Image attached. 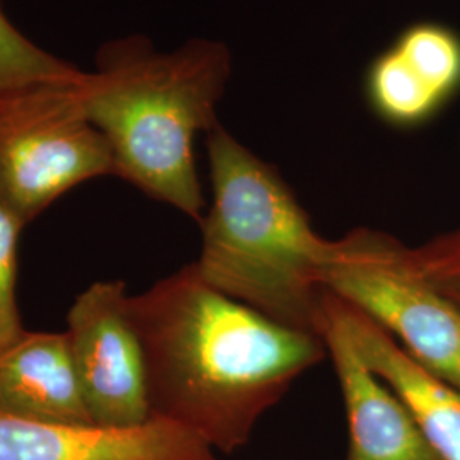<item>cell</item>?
Returning a JSON list of instances; mask_svg holds the SVG:
<instances>
[{
  "label": "cell",
  "mask_w": 460,
  "mask_h": 460,
  "mask_svg": "<svg viewBox=\"0 0 460 460\" xmlns=\"http://www.w3.org/2000/svg\"><path fill=\"white\" fill-rule=\"evenodd\" d=\"M412 268L460 307V232L423 249H408Z\"/></svg>",
  "instance_id": "obj_15"
},
{
  "label": "cell",
  "mask_w": 460,
  "mask_h": 460,
  "mask_svg": "<svg viewBox=\"0 0 460 460\" xmlns=\"http://www.w3.org/2000/svg\"><path fill=\"white\" fill-rule=\"evenodd\" d=\"M94 64L79 96L111 148L116 178L201 222L195 138L218 125L215 110L230 77L227 47L197 38L163 53L133 34L106 41Z\"/></svg>",
  "instance_id": "obj_2"
},
{
  "label": "cell",
  "mask_w": 460,
  "mask_h": 460,
  "mask_svg": "<svg viewBox=\"0 0 460 460\" xmlns=\"http://www.w3.org/2000/svg\"><path fill=\"white\" fill-rule=\"evenodd\" d=\"M87 72L38 47L5 14L0 0V106L49 91L81 87Z\"/></svg>",
  "instance_id": "obj_12"
},
{
  "label": "cell",
  "mask_w": 460,
  "mask_h": 460,
  "mask_svg": "<svg viewBox=\"0 0 460 460\" xmlns=\"http://www.w3.org/2000/svg\"><path fill=\"white\" fill-rule=\"evenodd\" d=\"M128 300L123 281H96L66 314V341L94 427L135 428L152 420Z\"/></svg>",
  "instance_id": "obj_6"
},
{
  "label": "cell",
  "mask_w": 460,
  "mask_h": 460,
  "mask_svg": "<svg viewBox=\"0 0 460 460\" xmlns=\"http://www.w3.org/2000/svg\"><path fill=\"white\" fill-rule=\"evenodd\" d=\"M152 418L232 454L264 412L326 353L324 340L234 300L186 264L130 296Z\"/></svg>",
  "instance_id": "obj_1"
},
{
  "label": "cell",
  "mask_w": 460,
  "mask_h": 460,
  "mask_svg": "<svg viewBox=\"0 0 460 460\" xmlns=\"http://www.w3.org/2000/svg\"><path fill=\"white\" fill-rule=\"evenodd\" d=\"M321 283L460 387V307L412 268L406 247L382 232L355 230L332 243Z\"/></svg>",
  "instance_id": "obj_4"
},
{
  "label": "cell",
  "mask_w": 460,
  "mask_h": 460,
  "mask_svg": "<svg viewBox=\"0 0 460 460\" xmlns=\"http://www.w3.org/2000/svg\"><path fill=\"white\" fill-rule=\"evenodd\" d=\"M324 309L358 349L363 362L408 406L442 460H460V387L438 377L362 311L324 290Z\"/></svg>",
  "instance_id": "obj_8"
},
{
  "label": "cell",
  "mask_w": 460,
  "mask_h": 460,
  "mask_svg": "<svg viewBox=\"0 0 460 460\" xmlns=\"http://www.w3.org/2000/svg\"><path fill=\"white\" fill-rule=\"evenodd\" d=\"M0 460H218L191 431L152 418L135 428L62 425L0 412Z\"/></svg>",
  "instance_id": "obj_7"
},
{
  "label": "cell",
  "mask_w": 460,
  "mask_h": 460,
  "mask_svg": "<svg viewBox=\"0 0 460 460\" xmlns=\"http://www.w3.org/2000/svg\"><path fill=\"white\" fill-rule=\"evenodd\" d=\"M0 412L49 423L93 425L66 332L24 331L0 351Z\"/></svg>",
  "instance_id": "obj_10"
},
{
  "label": "cell",
  "mask_w": 460,
  "mask_h": 460,
  "mask_svg": "<svg viewBox=\"0 0 460 460\" xmlns=\"http://www.w3.org/2000/svg\"><path fill=\"white\" fill-rule=\"evenodd\" d=\"M408 64L450 104L460 94V34L440 22H414L395 38Z\"/></svg>",
  "instance_id": "obj_13"
},
{
  "label": "cell",
  "mask_w": 460,
  "mask_h": 460,
  "mask_svg": "<svg viewBox=\"0 0 460 460\" xmlns=\"http://www.w3.org/2000/svg\"><path fill=\"white\" fill-rule=\"evenodd\" d=\"M323 340L345 401L349 429L346 460H442L408 406L363 362L345 329L326 309Z\"/></svg>",
  "instance_id": "obj_9"
},
{
  "label": "cell",
  "mask_w": 460,
  "mask_h": 460,
  "mask_svg": "<svg viewBox=\"0 0 460 460\" xmlns=\"http://www.w3.org/2000/svg\"><path fill=\"white\" fill-rule=\"evenodd\" d=\"M207 152L214 199L201 220L198 275L279 324L323 338L321 273L334 241L313 229L277 167L220 123L207 133Z\"/></svg>",
  "instance_id": "obj_3"
},
{
  "label": "cell",
  "mask_w": 460,
  "mask_h": 460,
  "mask_svg": "<svg viewBox=\"0 0 460 460\" xmlns=\"http://www.w3.org/2000/svg\"><path fill=\"white\" fill-rule=\"evenodd\" d=\"M81 87L0 106V201L24 226L75 186L115 176L111 148L85 115Z\"/></svg>",
  "instance_id": "obj_5"
},
{
  "label": "cell",
  "mask_w": 460,
  "mask_h": 460,
  "mask_svg": "<svg viewBox=\"0 0 460 460\" xmlns=\"http://www.w3.org/2000/svg\"><path fill=\"white\" fill-rule=\"evenodd\" d=\"M26 226L0 201V351L26 331L17 309V243Z\"/></svg>",
  "instance_id": "obj_14"
},
{
  "label": "cell",
  "mask_w": 460,
  "mask_h": 460,
  "mask_svg": "<svg viewBox=\"0 0 460 460\" xmlns=\"http://www.w3.org/2000/svg\"><path fill=\"white\" fill-rule=\"evenodd\" d=\"M363 96L382 123L399 130L427 125L448 104L393 45L370 62Z\"/></svg>",
  "instance_id": "obj_11"
}]
</instances>
